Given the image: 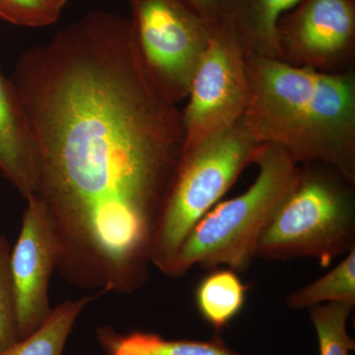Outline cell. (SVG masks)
Returning <instances> with one entry per match:
<instances>
[{"label": "cell", "instance_id": "6da1fadb", "mask_svg": "<svg viewBox=\"0 0 355 355\" xmlns=\"http://www.w3.org/2000/svg\"><path fill=\"white\" fill-rule=\"evenodd\" d=\"M10 80L36 144L58 272L103 293L139 291L184 132L142 64L132 21L90 11L23 53Z\"/></svg>", "mask_w": 355, "mask_h": 355}, {"label": "cell", "instance_id": "7a4b0ae2", "mask_svg": "<svg viewBox=\"0 0 355 355\" xmlns=\"http://www.w3.org/2000/svg\"><path fill=\"white\" fill-rule=\"evenodd\" d=\"M242 123L298 165L324 164L355 183V71L327 73L279 60L246 58Z\"/></svg>", "mask_w": 355, "mask_h": 355}, {"label": "cell", "instance_id": "3957f363", "mask_svg": "<svg viewBox=\"0 0 355 355\" xmlns=\"http://www.w3.org/2000/svg\"><path fill=\"white\" fill-rule=\"evenodd\" d=\"M253 164L258 177L246 191L217 203L193 226L166 277L177 279L193 266L246 270L275 212L297 183L300 166L280 147L261 144Z\"/></svg>", "mask_w": 355, "mask_h": 355}, {"label": "cell", "instance_id": "277c9868", "mask_svg": "<svg viewBox=\"0 0 355 355\" xmlns=\"http://www.w3.org/2000/svg\"><path fill=\"white\" fill-rule=\"evenodd\" d=\"M299 166L297 183L261 235L256 258L329 266L355 248V183L328 165Z\"/></svg>", "mask_w": 355, "mask_h": 355}, {"label": "cell", "instance_id": "5b68a950", "mask_svg": "<svg viewBox=\"0 0 355 355\" xmlns=\"http://www.w3.org/2000/svg\"><path fill=\"white\" fill-rule=\"evenodd\" d=\"M261 146L240 121L183 149L154 233L151 266L166 275L191 229L253 164Z\"/></svg>", "mask_w": 355, "mask_h": 355}, {"label": "cell", "instance_id": "8992f818", "mask_svg": "<svg viewBox=\"0 0 355 355\" xmlns=\"http://www.w3.org/2000/svg\"><path fill=\"white\" fill-rule=\"evenodd\" d=\"M133 35L142 64L161 95L183 101L211 28L181 0H130Z\"/></svg>", "mask_w": 355, "mask_h": 355}, {"label": "cell", "instance_id": "52a82bcc", "mask_svg": "<svg viewBox=\"0 0 355 355\" xmlns=\"http://www.w3.org/2000/svg\"><path fill=\"white\" fill-rule=\"evenodd\" d=\"M250 87L246 57L223 23L211 28L182 111L183 149L239 123L246 111Z\"/></svg>", "mask_w": 355, "mask_h": 355}, {"label": "cell", "instance_id": "ba28073f", "mask_svg": "<svg viewBox=\"0 0 355 355\" xmlns=\"http://www.w3.org/2000/svg\"><path fill=\"white\" fill-rule=\"evenodd\" d=\"M280 62L327 73L354 69L355 0H301L277 24Z\"/></svg>", "mask_w": 355, "mask_h": 355}, {"label": "cell", "instance_id": "9c48e42d", "mask_svg": "<svg viewBox=\"0 0 355 355\" xmlns=\"http://www.w3.org/2000/svg\"><path fill=\"white\" fill-rule=\"evenodd\" d=\"M25 200L21 230L10 259L20 340L50 317L51 279L58 259L57 232L48 207L38 195Z\"/></svg>", "mask_w": 355, "mask_h": 355}, {"label": "cell", "instance_id": "30bf717a", "mask_svg": "<svg viewBox=\"0 0 355 355\" xmlns=\"http://www.w3.org/2000/svg\"><path fill=\"white\" fill-rule=\"evenodd\" d=\"M0 175L24 198L38 191V154L31 127L12 81L1 69Z\"/></svg>", "mask_w": 355, "mask_h": 355}, {"label": "cell", "instance_id": "8fae6325", "mask_svg": "<svg viewBox=\"0 0 355 355\" xmlns=\"http://www.w3.org/2000/svg\"><path fill=\"white\" fill-rule=\"evenodd\" d=\"M301 0H224L222 21L245 57L279 60L277 24Z\"/></svg>", "mask_w": 355, "mask_h": 355}, {"label": "cell", "instance_id": "7c38bea8", "mask_svg": "<svg viewBox=\"0 0 355 355\" xmlns=\"http://www.w3.org/2000/svg\"><path fill=\"white\" fill-rule=\"evenodd\" d=\"M97 338L107 355H243L218 336L209 340H166L156 334L133 331L123 335L102 327L97 330Z\"/></svg>", "mask_w": 355, "mask_h": 355}, {"label": "cell", "instance_id": "4fadbf2b", "mask_svg": "<svg viewBox=\"0 0 355 355\" xmlns=\"http://www.w3.org/2000/svg\"><path fill=\"white\" fill-rule=\"evenodd\" d=\"M230 268L210 270L195 292V302L202 319L216 330H221L241 313L248 286Z\"/></svg>", "mask_w": 355, "mask_h": 355}, {"label": "cell", "instance_id": "5bb4252c", "mask_svg": "<svg viewBox=\"0 0 355 355\" xmlns=\"http://www.w3.org/2000/svg\"><path fill=\"white\" fill-rule=\"evenodd\" d=\"M103 294L98 292L76 300H67L53 308L50 317L39 329L0 352V355H62L79 315Z\"/></svg>", "mask_w": 355, "mask_h": 355}, {"label": "cell", "instance_id": "9a60e30c", "mask_svg": "<svg viewBox=\"0 0 355 355\" xmlns=\"http://www.w3.org/2000/svg\"><path fill=\"white\" fill-rule=\"evenodd\" d=\"M286 303L295 310H309L329 303L355 306V248L323 277L289 293Z\"/></svg>", "mask_w": 355, "mask_h": 355}, {"label": "cell", "instance_id": "2e32d148", "mask_svg": "<svg viewBox=\"0 0 355 355\" xmlns=\"http://www.w3.org/2000/svg\"><path fill=\"white\" fill-rule=\"evenodd\" d=\"M354 307L347 303H329L308 310L316 331L319 355H350L355 349L354 340L347 329Z\"/></svg>", "mask_w": 355, "mask_h": 355}, {"label": "cell", "instance_id": "e0dca14e", "mask_svg": "<svg viewBox=\"0 0 355 355\" xmlns=\"http://www.w3.org/2000/svg\"><path fill=\"white\" fill-rule=\"evenodd\" d=\"M11 249L6 236L0 233V352L20 340Z\"/></svg>", "mask_w": 355, "mask_h": 355}, {"label": "cell", "instance_id": "ac0fdd59", "mask_svg": "<svg viewBox=\"0 0 355 355\" xmlns=\"http://www.w3.org/2000/svg\"><path fill=\"white\" fill-rule=\"evenodd\" d=\"M60 14L46 0H0V19L23 27H44Z\"/></svg>", "mask_w": 355, "mask_h": 355}, {"label": "cell", "instance_id": "d6986e66", "mask_svg": "<svg viewBox=\"0 0 355 355\" xmlns=\"http://www.w3.org/2000/svg\"><path fill=\"white\" fill-rule=\"evenodd\" d=\"M193 12L202 18L210 28L222 21L224 0H181Z\"/></svg>", "mask_w": 355, "mask_h": 355}, {"label": "cell", "instance_id": "ffe728a7", "mask_svg": "<svg viewBox=\"0 0 355 355\" xmlns=\"http://www.w3.org/2000/svg\"><path fill=\"white\" fill-rule=\"evenodd\" d=\"M46 1L49 2V4H50V6L53 7L58 13L60 14L62 9H64V6H67L69 0H46Z\"/></svg>", "mask_w": 355, "mask_h": 355}]
</instances>
